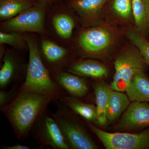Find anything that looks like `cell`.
Instances as JSON below:
<instances>
[{
    "mask_svg": "<svg viewBox=\"0 0 149 149\" xmlns=\"http://www.w3.org/2000/svg\"><path fill=\"white\" fill-rule=\"evenodd\" d=\"M50 99L43 94L19 91L12 101L0 108L8 120L17 139L23 142L36 120L51 103Z\"/></svg>",
    "mask_w": 149,
    "mask_h": 149,
    "instance_id": "cell-1",
    "label": "cell"
},
{
    "mask_svg": "<svg viewBox=\"0 0 149 149\" xmlns=\"http://www.w3.org/2000/svg\"><path fill=\"white\" fill-rule=\"evenodd\" d=\"M25 38L29 48V61L26 79L19 91L43 94L55 104L67 94L52 79L41 58L35 37L27 36Z\"/></svg>",
    "mask_w": 149,
    "mask_h": 149,
    "instance_id": "cell-2",
    "label": "cell"
},
{
    "mask_svg": "<svg viewBox=\"0 0 149 149\" xmlns=\"http://www.w3.org/2000/svg\"><path fill=\"white\" fill-rule=\"evenodd\" d=\"M55 104L56 109L52 115L71 149H99L79 119L80 116L60 100Z\"/></svg>",
    "mask_w": 149,
    "mask_h": 149,
    "instance_id": "cell-3",
    "label": "cell"
},
{
    "mask_svg": "<svg viewBox=\"0 0 149 149\" xmlns=\"http://www.w3.org/2000/svg\"><path fill=\"white\" fill-rule=\"evenodd\" d=\"M37 148L71 149L48 107L38 118L29 131Z\"/></svg>",
    "mask_w": 149,
    "mask_h": 149,
    "instance_id": "cell-4",
    "label": "cell"
},
{
    "mask_svg": "<svg viewBox=\"0 0 149 149\" xmlns=\"http://www.w3.org/2000/svg\"><path fill=\"white\" fill-rule=\"evenodd\" d=\"M114 65L115 72L110 88L121 92H125L136 72H146L149 68L138 49L121 52L115 58Z\"/></svg>",
    "mask_w": 149,
    "mask_h": 149,
    "instance_id": "cell-5",
    "label": "cell"
},
{
    "mask_svg": "<svg viewBox=\"0 0 149 149\" xmlns=\"http://www.w3.org/2000/svg\"><path fill=\"white\" fill-rule=\"evenodd\" d=\"M88 128L97 137L107 149H149V127L136 134L110 133L101 130L85 120Z\"/></svg>",
    "mask_w": 149,
    "mask_h": 149,
    "instance_id": "cell-6",
    "label": "cell"
},
{
    "mask_svg": "<svg viewBox=\"0 0 149 149\" xmlns=\"http://www.w3.org/2000/svg\"><path fill=\"white\" fill-rule=\"evenodd\" d=\"M47 4L45 0L37 1L35 5L18 15L3 22L1 28L6 32L43 34L45 32L44 17Z\"/></svg>",
    "mask_w": 149,
    "mask_h": 149,
    "instance_id": "cell-7",
    "label": "cell"
},
{
    "mask_svg": "<svg viewBox=\"0 0 149 149\" xmlns=\"http://www.w3.org/2000/svg\"><path fill=\"white\" fill-rule=\"evenodd\" d=\"M112 37L106 28L96 27L86 29L80 34L79 43L84 56L98 57L107 50Z\"/></svg>",
    "mask_w": 149,
    "mask_h": 149,
    "instance_id": "cell-8",
    "label": "cell"
},
{
    "mask_svg": "<svg viewBox=\"0 0 149 149\" xmlns=\"http://www.w3.org/2000/svg\"><path fill=\"white\" fill-rule=\"evenodd\" d=\"M3 60V63L0 70V89L20 87L26 79L28 64H24L17 56L10 52L5 54Z\"/></svg>",
    "mask_w": 149,
    "mask_h": 149,
    "instance_id": "cell-9",
    "label": "cell"
},
{
    "mask_svg": "<svg viewBox=\"0 0 149 149\" xmlns=\"http://www.w3.org/2000/svg\"><path fill=\"white\" fill-rule=\"evenodd\" d=\"M149 127V104L133 102L113 128L118 131L139 130Z\"/></svg>",
    "mask_w": 149,
    "mask_h": 149,
    "instance_id": "cell-10",
    "label": "cell"
},
{
    "mask_svg": "<svg viewBox=\"0 0 149 149\" xmlns=\"http://www.w3.org/2000/svg\"><path fill=\"white\" fill-rule=\"evenodd\" d=\"M56 83L61 87L68 95L81 100L88 95L89 87L85 77L64 71Z\"/></svg>",
    "mask_w": 149,
    "mask_h": 149,
    "instance_id": "cell-11",
    "label": "cell"
},
{
    "mask_svg": "<svg viewBox=\"0 0 149 149\" xmlns=\"http://www.w3.org/2000/svg\"><path fill=\"white\" fill-rule=\"evenodd\" d=\"M66 71L80 77L99 79L106 77L109 70L106 67L93 60L80 61L71 63Z\"/></svg>",
    "mask_w": 149,
    "mask_h": 149,
    "instance_id": "cell-12",
    "label": "cell"
},
{
    "mask_svg": "<svg viewBox=\"0 0 149 149\" xmlns=\"http://www.w3.org/2000/svg\"><path fill=\"white\" fill-rule=\"evenodd\" d=\"M145 72H136L125 91L131 101L149 102V77Z\"/></svg>",
    "mask_w": 149,
    "mask_h": 149,
    "instance_id": "cell-13",
    "label": "cell"
},
{
    "mask_svg": "<svg viewBox=\"0 0 149 149\" xmlns=\"http://www.w3.org/2000/svg\"><path fill=\"white\" fill-rule=\"evenodd\" d=\"M108 0H74L71 6L83 21L91 22L98 17L104 5Z\"/></svg>",
    "mask_w": 149,
    "mask_h": 149,
    "instance_id": "cell-14",
    "label": "cell"
},
{
    "mask_svg": "<svg viewBox=\"0 0 149 149\" xmlns=\"http://www.w3.org/2000/svg\"><path fill=\"white\" fill-rule=\"evenodd\" d=\"M130 101L127 95L111 89L107 110V122L111 123L117 120L129 106Z\"/></svg>",
    "mask_w": 149,
    "mask_h": 149,
    "instance_id": "cell-15",
    "label": "cell"
},
{
    "mask_svg": "<svg viewBox=\"0 0 149 149\" xmlns=\"http://www.w3.org/2000/svg\"><path fill=\"white\" fill-rule=\"evenodd\" d=\"M60 101L85 120L93 123H95L97 121V106L93 104L83 102L79 99L68 95L64 96Z\"/></svg>",
    "mask_w": 149,
    "mask_h": 149,
    "instance_id": "cell-16",
    "label": "cell"
},
{
    "mask_svg": "<svg viewBox=\"0 0 149 149\" xmlns=\"http://www.w3.org/2000/svg\"><path fill=\"white\" fill-rule=\"evenodd\" d=\"M136 29L144 37L149 35V0H132Z\"/></svg>",
    "mask_w": 149,
    "mask_h": 149,
    "instance_id": "cell-17",
    "label": "cell"
},
{
    "mask_svg": "<svg viewBox=\"0 0 149 149\" xmlns=\"http://www.w3.org/2000/svg\"><path fill=\"white\" fill-rule=\"evenodd\" d=\"M110 90V85L104 82L97 83L94 87L97 111V119L95 123L102 126L106 125L107 122V110Z\"/></svg>",
    "mask_w": 149,
    "mask_h": 149,
    "instance_id": "cell-18",
    "label": "cell"
},
{
    "mask_svg": "<svg viewBox=\"0 0 149 149\" xmlns=\"http://www.w3.org/2000/svg\"><path fill=\"white\" fill-rule=\"evenodd\" d=\"M36 0H0V18L7 20L16 16L37 2Z\"/></svg>",
    "mask_w": 149,
    "mask_h": 149,
    "instance_id": "cell-19",
    "label": "cell"
},
{
    "mask_svg": "<svg viewBox=\"0 0 149 149\" xmlns=\"http://www.w3.org/2000/svg\"><path fill=\"white\" fill-rule=\"evenodd\" d=\"M52 23L60 37L64 39L71 37L74 26V21L71 17L65 14L57 15L53 18Z\"/></svg>",
    "mask_w": 149,
    "mask_h": 149,
    "instance_id": "cell-20",
    "label": "cell"
},
{
    "mask_svg": "<svg viewBox=\"0 0 149 149\" xmlns=\"http://www.w3.org/2000/svg\"><path fill=\"white\" fill-rule=\"evenodd\" d=\"M126 35L139 49L145 61L149 66V42L137 29H128Z\"/></svg>",
    "mask_w": 149,
    "mask_h": 149,
    "instance_id": "cell-21",
    "label": "cell"
},
{
    "mask_svg": "<svg viewBox=\"0 0 149 149\" xmlns=\"http://www.w3.org/2000/svg\"><path fill=\"white\" fill-rule=\"evenodd\" d=\"M112 8L115 13L123 19H128L133 14L132 0H113Z\"/></svg>",
    "mask_w": 149,
    "mask_h": 149,
    "instance_id": "cell-22",
    "label": "cell"
},
{
    "mask_svg": "<svg viewBox=\"0 0 149 149\" xmlns=\"http://www.w3.org/2000/svg\"><path fill=\"white\" fill-rule=\"evenodd\" d=\"M24 42H26L25 37H23L20 32H0V43L1 44H8L11 46L17 47L21 45Z\"/></svg>",
    "mask_w": 149,
    "mask_h": 149,
    "instance_id": "cell-23",
    "label": "cell"
},
{
    "mask_svg": "<svg viewBox=\"0 0 149 149\" xmlns=\"http://www.w3.org/2000/svg\"><path fill=\"white\" fill-rule=\"evenodd\" d=\"M19 87L13 86L8 91L0 89V108L13 100L18 94Z\"/></svg>",
    "mask_w": 149,
    "mask_h": 149,
    "instance_id": "cell-24",
    "label": "cell"
},
{
    "mask_svg": "<svg viewBox=\"0 0 149 149\" xmlns=\"http://www.w3.org/2000/svg\"><path fill=\"white\" fill-rule=\"evenodd\" d=\"M2 149H30V147L24 145H20L17 143L16 145L12 146H7L3 145L1 146Z\"/></svg>",
    "mask_w": 149,
    "mask_h": 149,
    "instance_id": "cell-25",
    "label": "cell"
}]
</instances>
